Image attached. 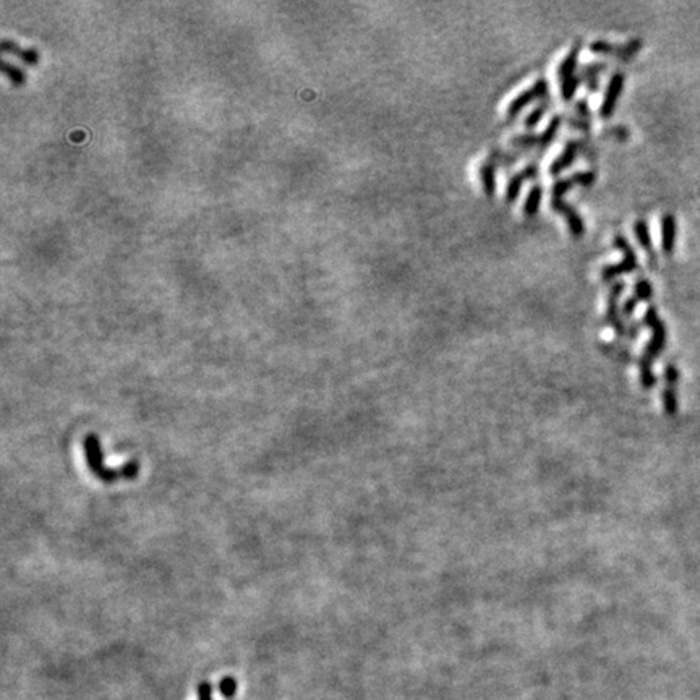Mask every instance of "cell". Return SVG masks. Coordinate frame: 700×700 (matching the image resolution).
I'll use <instances>...</instances> for the list:
<instances>
[{"instance_id": "obj_26", "label": "cell", "mask_w": 700, "mask_h": 700, "mask_svg": "<svg viewBox=\"0 0 700 700\" xmlns=\"http://www.w3.org/2000/svg\"><path fill=\"white\" fill-rule=\"evenodd\" d=\"M3 70L8 71V73H10L12 80H15V82H20V80L23 78V75H21V71H20V70H16L15 67H12L10 64H8V62H3Z\"/></svg>"}, {"instance_id": "obj_8", "label": "cell", "mask_w": 700, "mask_h": 700, "mask_svg": "<svg viewBox=\"0 0 700 700\" xmlns=\"http://www.w3.org/2000/svg\"><path fill=\"white\" fill-rule=\"evenodd\" d=\"M624 83H626V73L624 71H614L610 78L608 86H606V91L603 95V101H601L600 106V117L601 119H610L616 109L619 97L623 95Z\"/></svg>"}, {"instance_id": "obj_13", "label": "cell", "mask_w": 700, "mask_h": 700, "mask_svg": "<svg viewBox=\"0 0 700 700\" xmlns=\"http://www.w3.org/2000/svg\"><path fill=\"white\" fill-rule=\"evenodd\" d=\"M665 380H666V387L663 391V405H665V412L668 415H676L677 412V396H676V385L679 381V370L676 368V365H666L665 368Z\"/></svg>"}, {"instance_id": "obj_2", "label": "cell", "mask_w": 700, "mask_h": 700, "mask_svg": "<svg viewBox=\"0 0 700 700\" xmlns=\"http://www.w3.org/2000/svg\"><path fill=\"white\" fill-rule=\"evenodd\" d=\"M644 324L647 328L652 329V339L647 346H645L644 355L640 357L639 362V370H640V381L644 387H652L655 385V376L652 372L653 360L662 354L663 349L666 346V328L663 319H660L657 313V309L653 305H650L647 311L644 315Z\"/></svg>"}, {"instance_id": "obj_12", "label": "cell", "mask_w": 700, "mask_h": 700, "mask_svg": "<svg viewBox=\"0 0 700 700\" xmlns=\"http://www.w3.org/2000/svg\"><path fill=\"white\" fill-rule=\"evenodd\" d=\"M537 176H538V164L537 162H530L524 169H520L519 172L514 173L506 185L505 202L514 203L517 200V196H519V193H520V190H522L524 182L532 180V178H535Z\"/></svg>"}, {"instance_id": "obj_19", "label": "cell", "mask_w": 700, "mask_h": 700, "mask_svg": "<svg viewBox=\"0 0 700 700\" xmlns=\"http://www.w3.org/2000/svg\"><path fill=\"white\" fill-rule=\"evenodd\" d=\"M590 107H588L587 99H581L576 104V110H574V115L569 119V127L576 128L579 132L588 133L590 130Z\"/></svg>"}, {"instance_id": "obj_22", "label": "cell", "mask_w": 700, "mask_h": 700, "mask_svg": "<svg viewBox=\"0 0 700 700\" xmlns=\"http://www.w3.org/2000/svg\"><path fill=\"white\" fill-rule=\"evenodd\" d=\"M546 110H548L546 102H543V104L533 107L532 112H530L527 117H525V120H524V127L527 128V130H533V128L537 127L538 123H540V120L545 117Z\"/></svg>"}, {"instance_id": "obj_20", "label": "cell", "mask_w": 700, "mask_h": 700, "mask_svg": "<svg viewBox=\"0 0 700 700\" xmlns=\"http://www.w3.org/2000/svg\"><path fill=\"white\" fill-rule=\"evenodd\" d=\"M542 196H543V189L542 185H532V189L529 190L527 198H525L524 203V214L529 217H533L535 214L538 213L542 204Z\"/></svg>"}, {"instance_id": "obj_14", "label": "cell", "mask_w": 700, "mask_h": 700, "mask_svg": "<svg viewBox=\"0 0 700 700\" xmlns=\"http://www.w3.org/2000/svg\"><path fill=\"white\" fill-rule=\"evenodd\" d=\"M653 297V287L649 279H639L634 285V292L623 303V313L631 316L640 302H649Z\"/></svg>"}, {"instance_id": "obj_25", "label": "cell", "mask_w": 700, "mask_h": 700, "mask_svg": "<svg viewBox=\"0 0 700 700\" xmlns=\"http://www.w3.org/2000/svg\"><path fill=\"white\" fill-rule=\"evenodd\" d=\"M606 133H608L610 136L618 138V140H624V138L629 136V130H627L626 127H613L612 130H610V128H608V132H606Z\"/></svg>"}, {"instance_id": "obj_5", "label": "cell", "mask_w": 700, "mask_h": 700, "mask_svg": "<svg viewBox=\"0 0 700 700\" xmlns=\"http://www.w3.org/2000/svg\"><path fill=\"white\" fill-rule=\"evenodd\" d=\"M613 242H614V247H616L619 252L623 253V260L616 263V265H606L603 269H601V279H603L605 282H610V280L616 279L618 276L629 274L639 267L637 253H636V250L631 247L629 240L624 237L623 234H618V235H614Z\"/></svg>"}, {"instance_id": "obj_17", "label": "cell", "mask_w": 700, "mask_h": 700, "mask_svg": "<svg viewBox=\"0 0 700 700\" xmlns=\"http://www.w3.org/2000/svg\"><path fill=\"white\" fill-rule=\"evenodd\" d=\"M632 229H634V235H636L637 242H639L642 250L647 253V256H650L652 265H655V263H657V253H655V250H653V240H652V235H650V227L647 224V221L637 219L634 222V227H632Z\"/></svg>"}, {"instance_id": "obj_10", "label": "cell", "mask_w": 700, "mask_h": 700, "mask_svg": "<svg viewBox=\"0 0 700 700\" xmlns=\"http://www.w3.org/2000/svg\"><path fill=\"white\" fill-rule=\"evenodd\" d=\"M624 289H626L624 282H616L612 285L608 292V302H606V321H608V324L614 329L618 336L626 334V326H624L621 319V311L618 309V300L624 292Z\"/></svg>"}, {"instance_id": "obj_21", "label": "cell", "mask_w": 700, "mask_h": 700, "mask_svg": "<svg viewBox=\"0 0 700 700\" xmlns=\"http://www.w3.org/2000/svg\"><path fill=\"white\" fill-rule=\"evenodd\" d=\"M2 47L5 49V51H10L12 53L15 52L16 56H20L23 60H28V62H36V60H38V53H36L33 49L20 47L16 43L10 41V39H3Z\"/></svg>"}, {"instance_id": "obj_16", "label": "cell", "mask_w": 700, "mask_h": 700, "mask_svg": "<svg viewBox=\"0 0 700 700\" xmlns=\"http://www.w3.org/2000/svg\"><path fill=\"white\" fill-rule=\"evenodd\" d=\"M608 69V64L603 60L600 62H590V64H587L583 69L579 70V80H581V83H583L587 86V89L590 93H594L599 89V83H600V77L601 73Z\"/></svg>"}, {"instance_id": "obj_15", "label": "cell", "mask_w": 700, "mask_h": 700, "mask_svg": "<svg viewBox=\"0 0 700 700\" xmlns=\"http://www.w3.org/2000/svg\"><path fill=\"white\" fill-rule=\"evenodd\" d=\"M677 240V222L673 214L666 213L662 216V250L665 255H673Z\"/></svg>"}, {"instance_id": "obj_24", "label": "cell", "mask_w": 700, "mask_h": 700, "mask_svg": "<svg viewBox=\"0 0 700 700\" xmlns=\"http://www.w3.org/2000/svg\"><path fill=\"white\" fill-rule=\"evenodd\" d=\"M200 700H213V686L209 683H202L198 686Z\"/></svg>"}, {"instance_id": "obj_7", "label": "cell", "mask_w": 700, "mask_h": 700, "mask_svg": "<svg viewBox=\"0 0 700 700\" xmlns=\"http://www.w3.org/2000/svg\"><path fill=\"white\" fill-rule=\"evenodd\" d=\"M644 46V41L640 38H631L629 41L624 44H614L605 39H596L590 44V51L594 53H603V56H613L619 60H631L632 57L637 56Z\"/></svg>"}, {"instance_id": "obj_1", "label": "cell", "mask_w": 700, "mask_h": 700, "mask_svg": "<svg viewBox=\"0 0 700 700\" xmlns=\"http://www.w3.org/2000/svg\"><path fill=\"white\" fill-rule=\"evenodd\" d=\"M83 448H84V457H86L89 470H91V474L97 476L101 481H104V483H112V481H117L122 479H135V476L138 475L140 463H138L136 461H130L120 467L106 466L97 435H95V433L86 435V438H84V443H83Z\"/></svg>"}, {"instance_id": "obj_11", "label": "cell", "mask_w": 700, "mask_h": 700, "mask_svg": "<svg viewBox=\"0 0 700 700\" xmlns=\"http://www.w3.org/2000/svg\"><path fill=\"white\" fill-rule=\"evenodd\" d=\"M583 149H586V143H583V140H581V138H572V140L566 141L561 154L551 162V166H550L551 176H558V173H561L568 167L572 166L574 160L577 159L579 153Z\"/></svg>"}, {"instance_id": "obj_9", "label": "cell", "mask_w": 700, "mask_h": 700, "mask_svg": "<svg viewBox=\"0 0 700 700\" xmlns=\"http://www.w3.org/2000/svg\"><path fill=\"white\" fill-rule=\"evenodd\" d=\"M551 208L553 211L561 214V216L564 217L572 237L576 239L583 237V234H586V224H583L582 216L576 211V209L570 206L569 203H566L564 198H551Z\"/></svg>"}, {"instance_id": "obj_3", "label": "cell", "mask_w": 700, "mask_h": 700, "mask_svg": "<svg viewBox=\"0 0 700 700\" xmlns=\"http://www.w3.org/2000/svg\"><path fill=\"white\" fill-rule=\"evenodd\" d=\"M581 41H577L572 47L569 49V52L566 53V57L561 60L558 67V77L561 83V97L564 101H570L576 95L579 84H581V80H579V71H577V64H579V56H581Z\"/></svg>"}, {"instance_id": "obj_4", "label": "cell", "mask_w": 700, "mask_h": 700, "mask_svg": "<svg viewBox=\"0 0 700 700\" xmlns=\"http://www.w3.org/2000/svg\"><path fill=\"white\" fill-rule=\"evenodd\" d=\"M563 123V117L561 115H555L548 123L545 132L537 135V133L529 132V133H520V135H516L511 138V145L517 149H538L543 151L550 148V145L556 140L558 136L559 127Z\"/></svg>"}, {"instance_id": "obj_6", "label": "cell", "mask_w": 700, "mask_h": 700, "mask_svg": "<svg viewBox=\"0 0 700 700\" xmlns=\"http://www.w3.org/2000/svg\"><path fill=\"white\" fill-rule=\"evenodd\" d=\"M548 93H550V83H548V80L538 78L532 86H529L525 91H522L519 96H516L514 99L511 101V104L507 106L506 110L507 117L516 119L527 106L548 97Z\"/></svg>"}, {"instance_id": "obj_18", "label": "cell", "mask_w": 700, "mask_h": 700, "mask_svg": "<svg viewBox=\"0 0 700 700\" xmlns=\"http://www.w3.org/2000/svg\"><path fill=\"white\" fill-rule=\"evenodd\" d=\"M499 166L496 162H494L493 159L487 158V160H485L483 164L480 166V180H481V189H483L485 195L488 196V198H492V196H494V193H496V169Z\"/></svg>"}, {"instance_id": "obj_23", "label": "cell", "mask_w": 700, "mask_h": 700, "mask_svg": "<svg viewBox=\"0 0 700 700\" xmlns=\"http://www.w3.org/2000/svg\"><path fill=\"white\" fill-rule=\"evenodd\" d=\"M219 690H221V694L224 695V697H227V699L232 697V695L237 692V681H235L234 677H230V676L224 677V679H222L221 683H219Z\"/></svg>"}]
</instances>
